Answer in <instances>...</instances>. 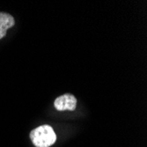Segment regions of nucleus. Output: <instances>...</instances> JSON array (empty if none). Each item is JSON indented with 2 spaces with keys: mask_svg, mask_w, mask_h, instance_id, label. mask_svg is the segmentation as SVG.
<instances>
[{
  "mask_svg": "<svg viewBox=\"0 0 147 147\" xmlns=\"http://www.w3.org/2000/svg\"><path fill=\"white\" fill-rule=\"evenodd\" d=\"M14 24L15 20L11 14L6 12H0V39L5 36L7 30L14 26Z\"/></svg>",
  "mask_w": 147,
  "mask_h": 147,
  "instance_id": "nucleus-3",
  "label": "nucleus"
},
{
  "mask_svg": "<svg viewBox=\"0 0 147 147\" xmlns=\"http://www.w3.org/2000/svg\"><path fill=\"white\" fill-rule=\"evenodd\" d=\"M55 109L58 111H73L77 107V99L74 95L66 93L57 97L54 101Z\"/></svg>",
  "mask_w": 147,
  "mask_h": 147,
  "instance_id": "nucleus-2",
  "label": "nucleus"
},
{
  "mask_svg": "<svg viewBox=\"0 0 147 147\" xmlns=\"http://www.w3.org/2000/svg\"><path fill=\"white\" fill-rule=\"evenodd\" d=\"M30 139L35 147H49L57 141V134L50 125L45 124L30 132Z\"/></svg>",
  "mask_w": 147,
  "mask_h": 147,
  "instance_id": "nucleus-1",
  "label": "nucleus"
}]
</instances>
